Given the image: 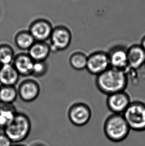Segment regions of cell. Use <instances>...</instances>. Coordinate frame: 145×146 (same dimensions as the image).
Masks as SVG:
<instances>
[{
	"instance_id": "obj_1",
	"label": "cell",
	"mask_w": 145,
	"mask_h": 146,
	"mask_svg": "<svg viewBox=\"0 0 145 146\" xmlns=\"http://www.w3.org/2000/svg\"><path fill=\"white\" fill-rule=\"evenodd\" d=\"M128 82L125 70L112 67L96 76L95 80L97 88L107 95L126 90Z\"/></svg>"
},
{
	"instance_id": "obj_2",
	"label": "cell",
	"mask_w": 145,
	"mask_h": 146,
	"mask_svg": "<svg viewBox=\"0 0 145 146\" xmlns=\"http://www.w3.org/2000/svg\"><path fill=\"white\" fill-rule=\"evenodd\" d=\"M130 130L123 114L112 113L104 121V134L107 138L113 142H121L125 140Z\"/></svg>"
},
{
	"instance_id": "obj_3",
	"label": "cell",
	"mask_w": 145,
	"mask_h": 146,
	"mask_svg": "<svg viewBox=\"0 0 145 146\" xmlns=\"http://www.w3.org/2000/svg\"><path fill=\"white\" fill-rule=\"evenodd\" d=\"M31 129L32 122L29 117L23 113L18 112L3 131L13 144H20L28 138Z\"/></svg>"
},
{
	"instance_id": "obj_4",
	"label": "cell",
	"mask_w": 145,
	"mask_h": 146,
	"mask_svg": "<svg viewBox=\"0 0 145 146\" xmlns=\"http://www.w3.org/2000/svg\"><path fill=\"white\" fill-rule=\"evenodd\" d=\"M131 130L136 132L145 131V102L132 101L123 114Z\"/></svg>"
},
{
	"instance_id": "obj_5",
	"label": "cell",
	"mask_w": 145,
	"mask_h": 146,
	"mask_svg": "<svg viewBox=\"0 0 145 146\" xmlns=\"http://www.w3.org/2000/svg\"><path fill=\"white\" fill-rule=\"evenodd\" d=\"M68 116L72 125L77 127L84 126L90 120L92 110L88 104L83 102H78L70 107Z\"/></svg>"
},
{
	"instance_id": "obj_6",
	"label": "cell",
	"mask_w": 145,
	"mask_h": 146,
	"mask_svg": "<svg viewBox=\"0 0 145 146\" xmlns=\"http://www.w3.org/2000/svg\"><path fill=\"white\" fill-rule=\"evenodd\" d=\"M51 52L63 51L69 48L72 40V34L69 28L59 26L53 28L50 38Z\"/></svg>"
},
{
	"instance_id": "obj_7",
	"label": "cell",
	"mask_w": 145,
	"mask_h": 146,
	"mask_svg": "<svg viewBox=\"0 0 145 146\" xmlns=\"http://www.w3.org/2000/svg\"><path fill=\"white\" fill-rule=\"evenodd\" d=\"M110 67L107 51L96 50L88 54L86 70L96 76L103 72Z\"/></svg>"
},
{
	"instance_id": "obj_8",
	"label": "cell",
	"mask_w": 145,
	"mask_h": 146,
	"mask_svg": "<svg viewBox=\"0 0 145 146\" xmlns=\"http://www.w3.org/2000/svg\"><path fill=\"white\" fill-rule=\"evenodd\" d=\"M132 100L129 94L126 90L107 95L106 106L112 113L123 114Z\"/></svg>"
},
{
	"instance_id": "obj_9",
	"label": "cell",
	"mask_w": 145,
	"mask_h": 146,
	"mask_svg": "<svg viewBox=\"0 0 145 146\" xmlns=\"http://www.w3.org/2000/svg\"><path fill=\"white\" fill-rule=\"evenodd\" d=\"M127 47L122 44L112 46L107 51L110 67L126 70L128 67Z\"/></svg>"
},
{
	"instance_id": "obj_10",
	"label": "cell",
	"mask_w": 145,
	"mask_h": 146,
	"mask_svg": "<svg viewBox=\"0 0 145 146\" xmlns=\"http://www.w3.org/2000/svg\"><path fill=\"white\" fill-rule=\"evenodd\" d=\"M18 96L22 101L31 102L36 100L40 92L39 83L33 79L24 80L18 87Z\"/></svg>"
},
{
	"instance_id": "obj_11",
	"label": "cell",
	"mask_w": 145,
	"mask_h": 146,
	"mask_svg": "<svg viewBox=\"0 0 145 146\" xmlns=\"http://www.w3.org/2000/svg\"><path fill=\"white\" fill-rule=\"evenodd\" d=\"M53 28L47 20L39 19L33 22L28 31L36 42H46L50 39Z\"/></svg>"
},
{
	"instance_id": "obj_12",
	"label": "cell",
	"mask_w": 145,
	"mask_h": 146,
	"mask_svg": "<svg viewBox=\"0 0 145 146\" xmlns=\"http://www.w3.org/2000/svg\"><path fill=\"white\" fill-rule=\"evenodd\" d=\"M128 67L138 70L144 66L145 50L140 44H133L128 48Z\"/></svg>"
},
{
	"instance_id": "obj_13",
	"label": "cell",
	"mask_w": 145,
	"mask_h": 146,
	"mask_svg": "<svg viewBox=\"0 0 145 146\" xmlns=\"http://www.w3.org/2000/svg\"><path fill=\"white\" fill-rule=\"evenodd\" d=\"M34 62L28 53H20L16 55L13 64L20 76L26 77L32 75Z\"/></svg>"
},
{
	"instance_id": "obj_14",
	"label": "cell",
	"mask_w": 145,
	"mask_h": 146,
	"mask_svg": "<svg viewBox=\"0 0 145 146\" xmlns=\"http://www.w3.org/2000/svg\"><path fill=\"white\" fill-rule=\"evenodd\" d=\"M20 75L12 64L2 65L0 68V84L3 86H15Z\"/></svg>"
},
{
	"instance_id": "obj_15",
	"label": "cell",
	"mask_w": 145,
	"mask_h": 146,
	"mask_svg": "<svg viewBox=\"0 0 145 146\" xmlns=\"http://www.w3.org/2000/svg\"><path fill=\"white\" fill-rule=\"evenodd\" d=\"M34 61H46L51 52L50 44L46 42H36L28 50Z\"/></svg>"
},
{
	"instance_id": "obj_16",
	"label": "cell",
	"mask_w": 145,
	"mask_h": 146,
	"mask_svg": "<svg viewBox=\"0 0 145 146\" xmlns=\"http://www.w3.org/2000/svg\"><path fill=\"white\" fill-rule=\"evenodd\" d=\"M18 112L13 104L0 102V129H4L14 119Z\"/></svg>"
},
{
	"instance_id": "obj_17",
	"label": "cell",
	"mask_w": 145,
	"mask_h": 146,
	"mask_svg": "<svg viewBox=\"0 0 145 146\" xmlns=\"http://www.w3.org/2000/svg\"><path fill=\"white\" fill-rule=\"evenodd\" d=\"M88 54L82 50H76L70 55L69 62L73 69L78 71L86 69Z\"/></svg>"
},
{
	"instance_id": "obj_18",
	"label": "cell",
	"mask_w": 145,
	"mask_h": 146,
	"mask_svg": "<svg viewBox=\"0 0 145 146\" xmlns=\"http://www.w3.org/2000/svg\"><path fill=\"white\" fill-rule=\"evenodd\" d=\"M36 42V40L28 31H22L18 32L14 37L16 46L20 49L24 50H28Z\"/></svg>"
},
{
	"instance_id": "obj_19",
	"label": "cell",
	"mask_w": 145,
	"mask_h": 146,
	"mask_svg": "<svg viewBox=\"0 0 145 146\" xmlns=\"http://www.w3.org/2000/svg\"><path fill=\"white\" fill-rule=\"evenodd\" d=\"M18 96V89L15 86H1L0 102L13 104Z\"/></svg>"
},
{
	"instance_id": "obj_20",
	"label": "cell",
	"mask_w": 145,
	"mask_h": 146,
	"mask_svg": "<svg viewBox=\"0 0 145 146\" xmlns=\"http://www.w3.org/2000/svg\"><path fill=\"white\" fill-rule=\"evenodd\" d=\"M15 56L14 51L11 46L8 44H0V64L1 65L13 63Z\"/></svg>"
},
{
	"instance_id": "obj_21",
	"label": "cell",
	"mask_w": 145,
	"mask_h": 146,
	"mask_svg": "<svg viewBox=\"0 0 145 146\" xmlns=\"http://www.w3.org/2000/svg\"><path fill=\"white\" fill-rule=\"evenodd\" d=\"M48 70V64L46 61H34L32 75L36 77H43Z\"/></svg>"
},
{
	"instance_id": "obj_22",
	"label": "cell",
	"mask_w": 145,
	"mask_h": 146,
	"mask_svg": "<svg viewBox=\"0 0 145 146\" xmlns=\"http://www.w3.org/2000/svg\"><path fill=\"white\" fill-rule=\"evenodd\" d=\"M13 143L4 133H0V146H12Z\"/></svg>"
},
{
	"instance_id": "obj_23",
	"label": "cell",
	"mask_w": 145,
	"mask_h": 146,
	"mask_svg": "<svg viewBox=\"0 0 145 146\" xmlns=\"http://www.w3.org/2000/svg\"><path fill=\"white\" fill-rule=\"evenodd\" d=\"M140 44H141V46L143 47V48L145 50V35L142 38L141 42H140Z\"/></svg>"
},
{
	"instance_id": "obj_24",
	"label": "cell",
	"mask_w": 145,
	"mask_h": 146,
	"mask_svg": "<svg viewBox=\"0 0 145 146\" xmlns=\"http://www.w3.org/2000/svg\"><path fill=\"white\" fill-rule=\"evenodd\" d=\"M12 146H26L24 145L20 144H14V145H13Z\"/></svg>"
},
{
	"instance_id": "obj_25",
	"label": "cell",
	"mask_w": 145,
	"mask_h": 146,
	"mask_svg": "<svg viewBox=\"0 0 145 146\" xmlns=\"http://www.w3.org/2000/svg\"><path fill=\"white\" fill-rule=\"evenodd\" d=\"M32 146H45L44 145L41 144H35L33 145Z\"/></svg>"
},
{
	"instance_id": "obj_26",
	"label": "cell",
	"mask_w": 145,
	"mask_h": 146,
	"mask_svg": "<svg viewBox=\"0 0 145 146\" xmlns=\"http://www.w3.org/2000/svg\"><path fill=\"white\" fill-rule=\"evenodd\" d=\"M1 64H0V68H1Z\"/></svg>"
},
{
	"instance_id": "obj_27",
	"label": "cell",
	"mask_w": 145,
	"mask_h": 146,
	"mask_svg": "<svg viewBox=\"0 0 145 146\" xmlns=\"http://www.w3.org/2000/svg\"><path fill=\"white\" fill-rule=\"evenodd\" d=\"M144 66H145V64H144Z\"/></svg>"
},
{
	"instance_id": "obj_28",
	"label": "cell",
	"mask_w": 145,
	"mask_h": 146,
	"mask_svg": "<svg viewBox=\"0 0 145 146\" xmlns=\"http://www.w3.org/2000/svg\"><path fill=\"white\" fill-rule=\"evenodd\" d=\"M0 87H1V86H0Z\"/></svg>"
}]
</instances>
